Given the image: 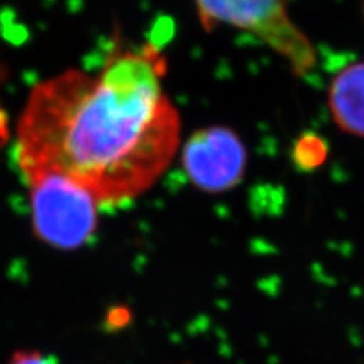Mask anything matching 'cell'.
I'll return each instance as SVG.
<instances>
[{
  "instance_id": "6da1fadb",
  "label": "cell",
  "mask_w": 364,
  "mask_h": 364,
  "mask_svg": "<svg viewBox=\"0 0 364 364\" xmlns=\"http://www.w3.org/2000/svg\"><path fill=\"white\" fill-rule=\"evenodd\" d=\"M156 48L114 50L97 76L67 70L32 90L17 124L23 175L55 170L114 208L149 190L175 156L181 119Z\"/></svg>"
},
{
  "instance_id": "7a4b0ae2",
  "label": "cell",
  "mask_w": 364,
  "mask_h": 364,
  "mask_svg": "<svg viewBox=\"0 0 364 364\" xmlns=\"http://www.w3.org/2000/svg\"><path fill=\"white\" fill-rule=\"evenodd\" d=\"M23 176L29 188L33 231L41 242L72 250L95 235L100 207L85 187L55 170Z\"/></svg>"
},
{
  "instance_id": "3957f363",
  "label": "cell",
  "mask_w": 364,
  "mask_h": 364,
  "mask_svg": "<svg viewBox=\"0 0 364 364\" xmlns=\"http://www.w3.org/2000/svg\"><path fill=\"white\" fill-rule=\"evenodd\" d=\"M205 29L228 25L259 38L305 76L316 65V50L309 37L294 25L284 0H195Z\"/></svg>"
},
{
  "instance_id": "277c9868",
  "label": "cell",
  "mask_w": 364,
  "mask_h": 364,
  "mask_svg": "<svg viewBox=\"0 0 364 364\" xmlns=\"http://www.w3.org/2000/svg\"><path fill=\"white\" fill-rule=\"evenodd\" d=\"M182 167L199 190L223 193L242 182L246 149L232 129L210 127L193 134L182 149Z\"/></svg>"
},
{
  "instance_id": "5b68a950",
  "label": "cell",
  "mask_w": 364,
  "mask_h": 364,
  "mask_svg": "<svg viewBox=\"0 0 364 364\" xmlns=\"http://www.w3.org/2000/svg\"><path fill=\"white\" fill-rule=\"evenodd\" d=\"M328 105L341 131L364 136V61L337 73L329 85Z\"/></svg>"
},
{
  "instance_id": "8992f818",
  "label": "cell",
  "mask_w": 364,
  "mask_h": 364,
  "mask_svg": "<svg viewBox=\"0 0 364 364\" xmlns=\"http://www.w3.org/2000/svg\"><path fill=\"white\" fill-rule=\"evenodd\" d=\"M291 158L294 166L302 172H313L321 167L328 158V144L321 135L302 134L294 143Z\"/></svg>"
},
{
  "instance_id": "52a82bcc",
  "label": "cell",
  "mask_w": 364,
  "mask_h": 364,
  "mask_svg": "<svg viewBox=\"0 0 364 364\" xmlns=\"http://www.w3.org/2000/svg\"><path fill=\"white\" fill-rule=\"evenodd\" d=\"M6 364H58V361L37 349H18L11 354Z\"/></svg>"
},
{
  "instance_id": "ba28073f",
  "label": "cell",
  "mask_w": 364,
  "mask_h": 364,
  "mask_svg": "<svg viewBox=\"0 0 364 364\" xmlns=\"http://www.w3.org/2000/svg\"><path fill=\"white\" fill-rule=\"evenodd\" d=\"M129 321V314L128 311H124L123 309H117L114 310L111 313V316L108 317V322H109V326H116V328H120L124 325V322Z\"/></svg>"
},
{
  "instance_id": "9c48e42d",
  "label": "cell",
  "mask_w": 364,
  "mask_h": 364,
  "mask_svg": "<svg viewBox=\"0 0 364 364\" xmlns=\"http://www.w3.org/2000/svg\"><path fill=\"white\" fill-rule=\"evenodd\" d=\"M8 117L4 109H0V144H4L8 140Z\"/></svg>"
},
{
  "instance_id": "30bf717a",
  "label": "cell",
  "mask_w": 364,
  "mask_h": 364,
  "mask_svg": "<svg viewBox=\"0 0 364 364\" xmlns=\"http://www.w3.org/2000/svg\"><path fill=\"white\" fill-rule=\"evenodd\" d=\"M363 13H364V4H363Z\"/></svg>"
}]
</instances>
